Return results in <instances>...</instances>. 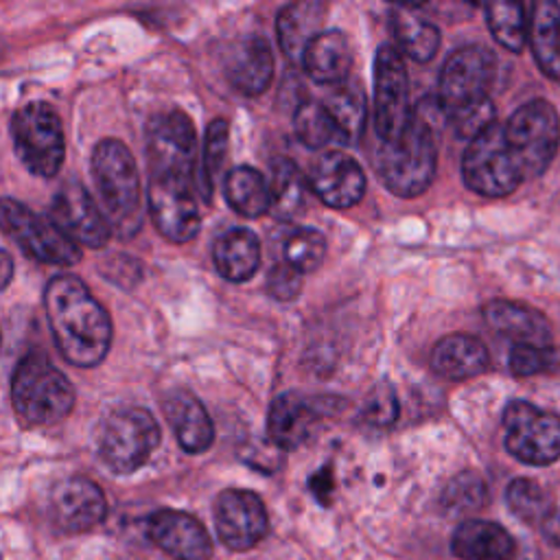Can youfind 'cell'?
<instances>
[{"mask_svg": "<svg viewBox=\"0 0 560 560\" xmlns=\"http://www.w3.org/2000/svg\"><path fill=\"white\" fill-rule=\"evenodd\" d=\"M46 317L63 359L77 368L98 365L112 343V322L90 289L70 273L50 278L44 291Z\"/></svg>", "mask_w": 560, "mask_h": 560, "instance_id": "obj_1", "label": "cell"}, {"mask_svg": "<svg viewBox=\"0 0 560 560\" xmlns=\"http://www.w3.org/2000/svg\"><path fill=\"white\" fill-rule=\"evenodd\" d=\"M494 55L481 44H468L451 52L440 72L438 107L462 138L472 140L494 122L490 88L494 81Z\"/></svg>", "mask_w": 560, "mask_h": 560, "instance_id": "obj_2", "label": "cell"}, {"mask_svg": "<svg viewBox=\"0 0 560 560\" xmlns=\"http://www.w3.org/2000/svg\"><path fill=\"white\" fill-rule=\"evenodd\" d=\"M435 101L422 98L407 129L396 142H381L374 153V171L383 186L398 197H418L424 192L435 175L438 166V140L431 114Z\"/></svg>", "mask_w": 560, "mask_h": 560, "instance_id": "obj_3", "label": "cell"}, {"mask_svg": "<svg viewBox=\"0 0 560 560\" xmlns=\"http://www.w3.org/2000/svg\"><path fill=\"white\" fill-rule=\"evenodd\" d=\"M92 177L109 228L118 236H133L142 225L140 175L127 144L116 138L101 140L92 151Z\"/></svg>", "mask_w": 560, "mask_h": 560, "instance_id": "obj_4", "label": "cell"}, {"mask_svg": "<svg viewBox=\"0 0 560 560\" xmlns=\"http://www.w3.org/2000/svg\"><path fill=\"white\" fill-rule=\"evenodd\" d=\"M11 400L26 424L48 427L72 411L74 387L46 352L31 350L13 370Z\"/></svg>", "mask_w": 560, "mask_h": 560, "instance_id": "obj_5", "label": "cell"}, {"mask_svg": "<svg viewBox=\"0 0 560 560\" xmlns=\"http://www.w3.org/2000/svg\"><path fill=\"white\" fill-rule=\"evenodd\" d=\"M503 136L518 162L523 179L538 177L558 153L560 116L549 101L534 98L503 122Z\"/></svg>", "mask_w": 560, "mask_h": 560, "instance_id": "obj_6", "label": "cell"}, {"mask_svg": "<svg viewBox=\"0 0 560 560\" xmlns=\"http://www.w3.org/2000/svg\"><path fill=\"white\" fill-rule=\"evenodd\" d=\"M462 179L472 192L483 197H505L525 182L505 142L503 122L494 120L468 140L462 155Z\"/></svg>", "mask_w": 560, "mask_h": 560, "instance_id": "obj_7", "label": "cell"}, {"mask_svg": "<svg viewBox=\"0 0 560 560\" xmlns=\"http://www.w3.org/2000/svg\"><path fill=\"white\" fill-rule=\"evenodd\" d=\"M160 444V427L142 407L112 411L98 431V455L116 475H129L144 466Z\"/></svg>", "mask_w": 560, "mask_h": 560, "instance_id": "obj_8", "label": "cell"}, {"mask_svg": "<svg viewBox=\"0 0 560 560\" xmlns=\"http://www.w3.org/2000/svg\"><path fill=\"white\" fill-rule=\"evenodd\" d=\"M13 147L20 162L37 177L59 173L66 158L63 127L57 112L48 103H28L13 114Z\"/></svg>", "mask_w": 560, "mask_h": 560, "instance_id": "obj_9", "label": "cell"}, {"mask_svg": "<svg viewBox=\"0 0 560 560\" xmlns=\"http://www.w3.org/2000/svg\"><path fill=\"white\" fill-rule=\"evenodd\" d=\"M505 448L529 466H547L560 457V416L527 400H512L503 409Z\"/></svg>", "mask_w": 560, "mask_h": 560, "instance_id": "obj_10", "label": "cell"}, {"mask_svg": "<svg viewBox=\"0 0 560 560\" xmlns=\"http://www.w3.org/2000/svg\"><path fill=\"white\" fill-rule=\"evenodd\" d=\"M0 230L37 262L68 267L81 260L79 245L63 236L50 219L35 214L11 197L0 199Z\"/></svg>", "mask_w": 560, "mask_h": 560, "instance_id": "obj_11", "label": "cell"}, {"mask_svg": "<svg viewBox=\"0 0 560 560\" xmlns=\"http://www.w3.org/2000/svg\"><path fill=\"white\" fill-rule=\"evenodd\" d=\"M411 118L409 74L394 44H383L374 57V127L381 142H396Z\"/></svg>", "mask_w": 560, "mask_h": 560, "instance_id": "obj_12", "label": "cell"}, {"mask_svg": "<svg viewBox=\"0 0 560 560\" xmlns=\"http://www.w3.org/2000/svg\"><path fill=\"white\" fill-rule=\"evenodd\" d=\"M195 179L173 173H149V210L158 232L171 243L197 236L201 217L192 192Z\"/></svg>", "mask_w": 560, "mask_h": 560, "instance_id": "obj_13", "label": "cell"}, {"mask_svg": "<svg viewBox=\"0 0 560 560\" xmlns=\"http://www.w3.org/2000/svg\"><path fill=\"white\" fill-rule=\"evenodd\" d=\"M197 133L192 120L182 109L162 112L151 118L147 129L149 173H173L195 179Z\"/></svg>", "mask_w": 560, "mask_h": 560, "instance_id": "obj_14", "label": "cell"}, {"mask_svg": "<svg viewBox=\"0 0 560 560\" xmlns=\"http://www.w3.org/2000/svg\"><path fill=\"white\" fill-rule=\"evenodd\" d=\"M48 217L55 228L74 245H88L92 249H98L112 236V228L105 214L101 212L88 188L79 182H66L57 190L50 201Z\"/></svg>", "mask_w": 560, "mask_h": 560, "instance_id": "obj_15", "label": "cell"}, {"mask_svg": "<svg viewBox=\"0 0 560 560\" xmlns=\"http://www.w3.org/2000/svg\"><path fill=\"white\" fill-rule=\"evenodd\" d=\"M214 527L219 540L228 549H252L265 538L269 529V518L262 499L252 490H223L214 503Z\"/></svg>", "mask_w": 560, "mask_h": 560, "instance_id": "obj_16", "label": "cell"}, {"mask_svg": "<svg viewBox=\"0 0 560 560\" xmlns=\"http://www.w3.org/2000/svg\"><path fill=\"white\" fill-rule=\"evenodd\" d=\"M313 195L328 208L346 210L361 201L365 192V175L359 162L341 151H326L315 160L306 175Z\"/></svg>", "mask_w": 560, "mask_h": 560, "instance_id": "obj_17", "label": "cell"}, {"mask_svg": "<svg viewBox=\"0 0 560 560\" xmlns=\"http://www.w3.org/2000/svg\"><path fill=\"white\" fill-rule=\"evenodd\" d=\"M105 494L92 479L70 477L50 492V518L61 532H88L105 518Z\"/></svg>", "mask_w": 560, "mask_h": 560, "instance_id": "obj_18", "label": "cell"}, {"mask_svg": "<svg viewBox=\"0 0 560 560\" xmlns=\"http://www.w3.org/2000/svg\"><path fill=\"white\" fill-rule=\"evenodd\" d=\"M147 538L175 560H208L212 542L206 527L179 510H158L144 521Z\"/></svg>", "mask_w": 560, "mask_h": 560, "instance_id": "obj_19", "label": "cell"}, {"mask_svg": "<svg viewBox=\"0 0 560 560\" xmlns=\"http://www.w3.org/2000/svg\"><path fill=\"white\" fill-rule=\"evenodd\" d=\"M319 416H322L319 398H306L295 392H284L276 396L269 405L267 435L273 446L282 451H293L308 438Z\"/></svg>", "mask_w": 560, "mask_h": 560, "instance_id": "obj_20", "label": "cell"}, {"mask_svg": "<svg viewBox=\"0 0 560 560\" xmlns=\"http://www.w3.org/2000/svg\"><path fill=\"white\" fill-rule=\"evenodd\" d=\"M481 315L488 328H492L497 335L505 339H512L514 346L525 343L549 348L551 343V324L540 311L527 304L497 298L483 304Z\"/></svg>", "mask_w": 560, "mask_h": 560, "instance_id": "obj_21", "label": "cell"}, {"mask_svg": "<svg viewBox=\"0 0 560 560\" xmlns=\"http://www.w3.org/2000/svg\"><path fill=\"white\" fill-rule=\"evenodd\" d=\"M164 413L171 422V429L186 453H203L214 440V427L199 402V398L186 389L171 392L164 398Z\"/></svg>", "mask_w": 560, "mask_h": 560, "instance_id": "obj_22", "label": "cell"}, {"mask_svg": "<svg viewBox=\"0 0 560 560\" xmlns=\"http://www.w3.org/2000/svg\"><path fill=\"white\" fill-rule=\"evenodd\" d=\"M429 363H431V370L442 378L466 381L488 370L490 354L477 337L455 332V335L442 337L433 346Z\"/></svg>", "mask_w": 560, "mask_h": 560, "instance_id": "obj_23", "label": "cell"}, {"mask_svg": "<svg viewBox=\"0 0 560 560\" xmlns=\"http://www.w3.org/2000/svg\"><path fill=\"white\" fill-rule=\"evenodd\" d=\"M328 7L317 0H302L280 9L276 18V35L280 50L293 63L302 61L304 48L324 31Z\"/></svg>", "mask_w": 560, "mask_h": 560, "instance_id": "obj_24", "label": "cell"}, {"mask_svg": "<svg viewBox=\"0 0 560 560\" xmlns=\"http://www.w3.org/2000/svg\"><path fill=\"white\" fill-rule=\"evenodd\" d=\"M451 549L462 560H512L516 542L503 525L468 518L453 532Z\"/></svg>", "mask_w": 560, "mask_h": 560, "instance_id": "obj_25", "label": "cell"}, {"mask_svg": "<svg viewBox=\"0 0 560 560\" xmlns=\"http://www.w3.org/2000/svg\"><path fill=\"white\" fill-rule=\"evenodd\" d=\"M225 74L232 88L245 96L265 92L273 79V52L269 42L260 35L243 39L230 55Z\"/></svg>", "mask_w": 560, "mask_h": 560, "instance_id": "obj_26", "label": "cell"}, {"mask_svg": "<svg viewBox=\"0 0 560 560\" xmlns=\"http://www.w3.org/2000/svg\"><path fill=\"white\" fill-rule=\"evenodd\" d=\"M302 68L322 85H339L352 68V46L343 31H322L302 55Z\"/></svg>", "mask_w": 560, "mask_h": 560, "instance_id": "obj_27", "label": "cell"}, {"mask_svg": "<svg viewBox=\"0 0 560 560\" xmlns=\"http://www.w3.org/2000/svg\"><path fill=\"white\" fill-rule=\"evenodd\" d=\"M389 26L394 33V46L402 57L418 63L431 61L440 48V31L433 22L420 15L418 7H394L389 13Z\"/></svg>", "mask_w": 560, "mask_h": 560, "instance_id": "obj_28", "label": "cell"}, {"mask_svg": "<svg viewBox=\"0 0 560 560\" xmlns=\"http://www.w3.org/2000/svg\"><path fill=\"white\" fill-rule=\"evenodd\" d=\"M212 260L225 280L245 282L260 265V241L247 228H232L217 238Z\"/></svg>", "mask_w": 560, "mask_h": 560, "instance_id": "obj_29", "label": "cell"}, {"mask_svg": "<svg viewBox=\"0 0 560 560\" xmlns=\"http://www.w3.org/2000/svg\"><path fill=\"white\" fill-rule=\"evenodd\" d=\"M527 37L534 59L545 77L560 81V4L538 0L532 7Z\"/></svg>", "mask_w": 560, "mask_h": 560, "instance_id": "obj_30", "label": "cell"}, {"mask_svg": "<svg viewBox=\"0 0 560 560\" xmlns=\"http://www.w3.org/2000/svg\"><path fill=\"white\" fill-rule=\"evenodd\" d=\"M330 120L335 122L341 144H354L363 136L365 127V96L361 85L343 81L335 85L328 96L322 101Z\"/></svg>", "mask_w": 560, "mask_h": 560, "instance_id": "obj_31", "label": "cell"}, {"mask_svg": "<svg viewBox=\"0 0 560 560\" xmlns=\"http://www.w3.org/2000/svg\"><path fill=\"white\" fill-rule=\"evenodd\" d=\"M269 184V212L278 219L295 217L306 201V175L291 160H276L271 166Z\"/></svg>", "mask_w": 560, "mask_h": 560, "instance_id": "obj_32", "label": "cell"}, {"mask_svg": "<svg viewBox=\"0 0 560 560\" xmlns=\"http://www.w3.org/2000/svg\"><path fill=\"white\" fill-rule=\"evenodd\" d=\"M225 201L249 219L269 212V184L265 175L254 166H234L225 177Z\"/></svg>", "mask_w": 560, "mask_h": 560, "instance_id": "obj_33", "label": "cell"}, {"mask_svg": "<svg viewBox=\"0 0 560 560\" xmlns=\"http://www.w3.org/2000/svg\"><path fill=\"white\" fill-rule=\"evenodd\" d=\"M486 22L492 37L508 50L521 52L527 39V20L521 2L494 0L486 4Z\"/></svg>", "mask_w": 560, "mask_h": 560, "instance_id": "obj_34", "label": "cell"}, {"mask_svg": "<svg viewBox=\"0 0 560 560\" xmlns=\"http://www.w3.org/2000/svg\"><path fill=\"white\" fill-rule=\"evenodd\" d=\"M293 129L300 142L308 149H326L341 144L339 131L324 109L322 101H306L293 114ZM343 147V144H341Z\"/></svg>", "mask_w": 560, "mask_h": 560, "instance_id": "obj_35", "label": "cell"}, {"mask_svg": "<svg viewBox=\"0 0 560 560\" xmlns=\"http://www.w3.org/2000/svg\"><path fill=\"white\" fill-rule=\"evenodd\" d=\"M508 508L529 525H542L556 510L549 494L534 479H514L505 490Z\"/></svg>", "mask_w": 560, "mask_h": 560, "instance_id": "obj_36", "label": "cell"}, {"mask_svg": "<svg viewBox=\"0 0 560 560\" xmlns=\"http://www.w3.org/2000/svg\"><path fill=\"white\" fill-rule=\"evenodd\" d=\"M488 499H490V492L483 477H479L472 470H466L455 475L444 486L440 503L451 514H472L486 508Z\"/></svg>", "mask_w": 560, "mask_h": 560, "instance_id": "obj_37", "label": "cell"}, {"mask_svg": "<svg viewBox=\"0 0 560 560\" xmlns=\"http://www.w3.org/2000/svg\"><path fill=\"white\" fill-rule=\"evenodd\" d=\"M228 140H230V127L225 118H214L206 129L203 140V153H201V166L197 175V188L201 190L203 201H210L214 179L223 166L225 153H228Z\"/></svg>", "mask_w": 560, "mask_h": 560, "instance_id": "obj_38", "label": "cell"}, {"mask_svg": "<svg viewBox=\"0 0 560 560\" xmlns=\"http://www.w3.org/2000/svg\"><path fill=\"white\" fill-rule=\"evenodd\" d=\"M284 262L300 273L313 271L326 256V238L315 228H302L293 232L284 243Z\"/></svg>", "mask_w": 560, "mask_h": 560, "instance_id": "obj_39", "label": "cell"}, {"mask_svg": "<svg viewBox=\"0 0 560 560\" xmlns=\"http://www.w3.org/2000/svg\"><path fill=\"white\" fill-rule=\"evenodd\" d=\"M398 418V400L396 394L389 385H376L368 394L363 409H361V420L372 424V427H389Z\"/></svg>", "mask_w": 560, "mask_h": 560, "instance_id": "obj_40", "label": "cell"}, {"mask_svg": "<svg viewBox=\"0 0 560 560\" xmlns=\"http://www.w3.org/2000/svg\"><path fill=\"white\" fill-rule=\"evenodd\" d=\"M551 365H553L551 348L516 343L510 350V370L516 376H534V374L547 372Z\"/></svg>", "mask_w": 560, "mask_h": 560, "instance_id": "obj_41", "label": "cell"}, {"mask_svg": "<svg viewBox=\"0 0 560 560\" xmlns=\"http://www.w3.org/2000/svg\"><path fill=\"white\" fill-rule=\"evenodd\" d=\"M302 291V273L291 265L276 262L267 273V293L278 302H291Z\"/></svg>", "mask_w": 560, "mask_h": 560, "instance_id": "obj_42", "label": "cell"}, {"mask_svg": "<svg viewBox=\"0 0 560 560\" xmlns=\"http://www.w3.org/2000/svg\"><path fill=\"white\" fill-rule=\"evenodd\" d=\"M308 488L311 492L315 494V499L319 503H328L330 501V494H332V488H335V481H332V470L326 466V468H319L311 479H308Z\"/></svg>", "mask_w": 560, "mask_h": 560, "instance_id": "obj_43", "label": "cell"}, {"mask_svg": "<svg viewBox=\"0 0 560 560\" xmlns=\"http://www.w3.org/2000/svg\"><path fill=\"white\" fill-rule=\"evenodd\" d=\"M540 527H542V534L549 542L560 545V514L558 512H553Z\"/></svg>", "mask_w": 560, "mask_h": 560, "instance_id": "obj_44", "label": "cell"}, {"mask_svg": "<svg viewBox=\"0 0 560 560\" xmlns=\"http://www.w3.org/2000/svg\"><path fill=\"white\" fill-rule=\"evenodd\" d=\"M13 278V258L9 256V252L0 249V291L11 282Z\"/></svg>", "mask_w": 560, "mask_h": 560, "instance_id": "obj_45", "label": "cell"}]
</instances>
